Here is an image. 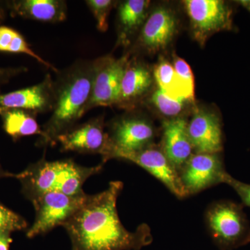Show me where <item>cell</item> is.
Wrapping results in <instances>:
<instances>
[{
  "instance_id": "1",
  "label": "cell",
  "mask_w": 250,
  "mask_h": 250,
  "mask_svg": "<svg viewBox=\"0 0 250 250\" xmlns=\"http://www.w3.org/2000/svg\"><path fill=\"white\" fill-rule=\"evenodd\" d=\"M119 181L110 182L106 190L88 195L76 213L62 225L72 243V250H140L153 238L146 224L129 231L122 224L117 200L123 190Z\"/></svg>"
},
{
  "instance_id": "6",
  "label": "cell",
  "mask_w": 250,
  "mask_h": 250,
  "mask_svg": "<svg viewBox=\"0 0 250 250\" xmlns=\"http://www.w3.org/2000/svg\"><path fill=\"white\" fill-rule=\"evenodd\" d=\"M88 195L85 192L68 195L49 192L31 200L36 217L32 226L27 230L28 238L45 234L57 227L62 226L83 205Z\"/></svg>"
},
{
  "instance_id": "25",
  "label": "cell",
  "mask_w": 250,
  "mask_h": 250,
  "mask_svg": "<svg viewBox=\"0 0 250 250\" xmlns=\"http://www.w3.org/2000/svg\"><path fill=\"white\" fill-rule=\"evenodd\" d=\"M223 183L227 184L232 188L241 199L245 205L250 207V184L244 183L231 177L226 172L223 177Z\"/></svg>"
},
{
  "instance_id": "27",
  "label": "cell",
  "mask_w": 250,
  "mask_h": 250,
  "mask_svg": "<svg viewBox=\"0 0 250 250\" xmlns=\"http://www.w3.org/2000/svg\"><path fill=\"white\" fill-rule=\"evenodd\" d=\"M27 71L28 68L24 66L0 67V90L3 85L7 84L15 77L25 73Z\"/></svg>"
},
{
  "instance_id": "12",
  "label": "cell",
  "mask_w": 250,
  "mask_h": 250,
  "mask_svg": "<svg viewBox=\"0 0 250 250\" xmlns=\"http://www.w3.org/2000/svg\"><path fill=\"white\" fill-rule=\"evenodd\" d=\"M187 131L195 153L220 154L223 151L221 119L215 112L195 108L188 121Z\"/></svg>"
},
{
  "instance_id": "22",
  "label": "cell",
  "mask_w": 250,
  "mask_h": 250,
  "mask_svg": "<svg viewBox=\"0 0 250 250\" xmlns=\"http://www.w3.org/2000/svg\"><path fill=\"white\" fill-rule=\"evenodd\" d=\"M149 102L161 115L167 118L166 120L184 117L182 114L185 111L188 104L192 103L187 100H174L171 98L159 88L151 94Z\"/></svg>"
},
{
  "instance_id": "5",
  "label": "cell",
  "mask_w": 250,
  "mask_h": 250,
  "mask_svg": "<svg viewBox=\"0 0 250 250\" xmlns=\"http://www.w3.org/2000/svg\"><path fill=\"white\" fill-rule=\"evenodd\" d=\"M132 111H128L126 114L116 118L108 125L110 148L102 164L154 145V125L147 118Z\"/></svg>"
},
{
  "instance_id": "30",
  "label": "cell",
  "mask_w": 250,
  "mask_h": 250,
  "mask_svg": "<svg viewBox=\"0 0 250 250\" xmlns=\"http://www.w3.org/2000/svg\"><path fill=\"white\" fill-rule=\"evenodd\" d=\"M15 174H12L4 170L0 164V179L6 178V177H15Z\"/></svg>"
},
{
  "instance_id": "9",
  "label": "cell",
  "mask_w": 250,
  "mask_h": 250,
  "mask_svg": "<svg viewBox=\"0 0 250 250\" xmlns=\"http://www.w3.org/2000/svg\"><path fill=\"white\" fill-rule=\"evenodd\" d=\"M177 25V18L169 8L153 9L127 52L131 56L140 52L154 54L166 49L175 36Z\"/></svg>"
},
{
  "instance_id": "20",
  "label": "cell",
  "mask_w": 250,
  "mask_h": 250,
  "mask_svg": "<svg viewBox=\"0 0 250 250\" xmlns=\"http://www.w3.org/2000/svg\"><path fill=\"white\" fill-rule=\"evenodd\" d=\"M36 115L22 109L4 110L0 113L5 132L14 141L22 138L42 134V128L38 123Z\"/></svg>"
},
{
  "instance_id": "21",
  "label": "cell",
  "mask_w": 250,
  "mask_h": 250,
  "mask_svg": "<svg viewBox=\"0 0 250 250\" xmlns=\"http://www.w3.org/2000/svg\"><path fill=\"white\" fill-rule=\"evenodd\" d=\"M0 52L10 54H22L35 59L41 65L56 74L59 70L34 52L21 32L7 26L0 25Z\"/></svg>"
},
{
  "instance_id": "14",
  "label": "cell",
  "mask_w": 250,
  "mask_h": 250,
  "mask_svg": "<svg viewBox=\"0 0 250 250\" xmlns=\"http://www.w3.org/2000/svg\"><path fill=\"white\" fill-rule=\"evenodd\" d=\"M54 105V80L50 74L37 84L0 93V113L4 110L22 109L38 114L52 112Z\"/></svg>"
},
{
  "instance_id": "11",
  "label": "cell",
  "mask_w": 250,
  "mask_h": 250,
  "mask_svg": "<svg viewBox=\"0 0 250 250\" xmlns=\"http://www.w3.org/2000/svg\"><path fill=\"white\" fill-rule=\"evenodd\" d=\"M226 172L220 154L194 153L179 172V177L188 196L223 183Z\"/></svg>"
},
{
  "instance_id": "15",
  "label": "cell",
  "mask_w": 250,
  "mask_h": 250,
  "mask_svg": "<svg viewBox=\"0 0 250 250\" xmlns=\"http://www.w3.org/2000/svg\"><path fill=\"white\" fill-rule=\"evenodd\" d=\"M154 80L153 73L147 65L136 56H131L122 78L117 106L127 111L134 110L150 91Z\"/></svg>"
},
{
  "instance_id": "24",
  "label": "cell",
  "mask_w": 250,
  "mask_h": 250,
  "mask_svg": "<svg viewBox=\"0 0 250 250\" xmlns=\"http://www.w3.org/2000/svg\"><path fill=\"white\" fill-rule=\"evenodd\" d=\"M25 219L0 203V233H13L27 228Z\"/></svg>"
},
{
  "instance_id": "28",
  "label": "cell",
  "mask_w": 250,
  "mask_h": 250,
  "mask_svg": "<svg viewBox=\"0 0 250 250\" xmlns=\"http://www.w3.org/2000/svg\"><path fill=\"white\" fill-rule=\"evenodd\" d=\"M11 243L12 238L11 233H0V250H9Z\"/></svg>"
},
{
  "instance_id": "7",
  "label": "cell",
  "mask_w": 250,
  "mask_h": 250,
  "mask_svg": "<svg viewBox=\"0 0 250 250\" xmlns=\"http://www.w3.org/2000/svg\"><path fill=\"white\" fill-rule=\"evenodd\" d=\"M190 19L192 35L200 45L218 31L232 29V11L221 0H187L184 1Z\"/></svg>"
},
{
  "instance_id": "17",
  "label": "cell",
  "mask_w": 250,
  "mask_h": 250,
  "mask_svg": "<svg viewBox=\"0 0 250 250\" xmlns=\"http://www.w3.org/2000/svg\"><path fill=\"white\" fill-rule=\"evenodd\" d=\"M148 0H126L117 5L116 47L128 48L134 43L149 15Z\"/></svg>"
},
{
  "instance_id": "10",
  "label": "cell",
  "mask_w": 250,
  "mask_h": 250,
  "mask_svg": "<svg viewBox=\"0 0 250 250\" xmlns=\"http://www.w3.org/2000/svg\"><path fill=\"white\" fill-rule=\"evenodd\" d=\"M57 143L62 152L100 154L104 159L110 148L108 133L105 131L104 117L99 116L60 135Z\"/></svg>"
},
{
  "instance_id": "26",
  "label": "cell",
  "mask_w": 250,
  "mask_h": 250,
  "mask_svg": "<svg viewBox=\"0 0 250 250\" xmlns=\"http://www.w3.org/2000/svg\"><path fill=\"white\" fill-rule=\"evenodd\" d=\"M176 73L188 86L195 88V79L191 68L183 59L174 55L173 64Z\"/></svg>"
},
{
  "instance_id": "31",
  "label": "cell",
  "mask_w": 250,
  "mask_h": 250,
  "mask_svg": "<svg viewBox=\"0 0 250 250\" xmlns=\"http://www.w3.org/2000/svg\"><path fill=\"white\" fill-rule=\"evenodd\" d=\"M240 4H241L243 7L246 8L250 13V0H245V1H238Z\"/></svg>"
},
{
  "instance_id": "13",
  "label": "cell",
  "mask_w": 250,
  "mask_h": 250,
  "mask_svg": "<svg viewBox=\"0 0 250 250\" xmlns=\"http://www.w3.org/2000/svg\"><path fill=\"white\" fill-rule=\"evenodd\" d=\"M118 159L134 163L147 171L179 198L187 196L178 171L171 164L161 147L154 144L139 152L123 154Z\"/></svg>"
},
{
  "instance_id": "2",
  "label": "cell",
  "mask_w": 250,
  "mask_h": 250,
  "mask_svg": "<svg viewBox=\"0 0 250 250\" xmlns=\"http://www.w3.org/2000/svg\"><path fill=\"white\" fill-rule=\"evenodd\" d=\"M100 57L78 59L59 70L54 80V105L50 118L36 141L38 147L54 146L60 135L77 125L89 102Z\"/></svg>"
},
{
  "instance_id": "4",
  "label": "cell",
  "mask_w": 250,
  "mask_h": 250,
  "mask_svg": "<svg viewBox=\"0 0 250 250\" xmlns=\"http://www.w3.org/2000/svg\"><path fill=\"white\" fill-rule=\"evenodd\" d=\"M210 236L221 250H232L250 243V224L243 206L229 200L214 202L206 212Z\"/></svg>"
},
{
  "instance_id": "23",
  "label": "cell",
  "mask_w": 250,
  "mask_h": 250,
  "mask_svg": "<svg viewBox=\"0 0 250 250\" xmlns=\"http://www.w3.org/2000/svg\"><path fill=\"white\" fill-rule=\"evenodd\" d=\"M85 4L96 21L97 29L100 32L108 30V19L111 10L118 5L113 0H85Z\"/></svg>"
},
{
  "instance_id": "3",
  "label": "cell",
  "mask_w": 250,
  "mask_h": 250,
  "mask_svg": "<svg viewBox=\"0 0 250 250\" xmlns=\"http://www.w3.org/2000/svg\"><path fill=\"white\" fill-rule=\"evenodd\" d=\"M103 164L94 167L79 165L72 159L49 161L42 158L15 174L21 184V191L28 200L49 192L68 195L83 193L85 181L103 170Z\"/></svg>"
},
{
  "instance_id": "8",
  "label": "cell",
  "mask_w": 250,
  "mask_h": 250,
  "mask_svg": "<svg viewBox=\"0 0 250 250\" xmlns=\"http://www.w3.org/2000/svg\"><path fill=\"white\" fill-rule=\"evenodd\" d=\"M130 57L131 54L129 52H126L118 59L111 54L100 57V63L89 102L85 106V114L98 106H117L119 101L122 78Z\"/></svg>"
},
{
  "instance_id": "16",
  "label": "cell",
  "mask_w": 250,
  "mask_h": 250,
  "mask_svg": "<svg viewBox=\"0 0 250 250\" xmlns=\"http://www.w3.org/2000/svg\"><path fill=\"white\" fill-rule=\"evenodd\" d=\"M187 118L184 117L163 121L161 149L172 166L178 171L194 154L187 131Z\"/></svg>"
},
{
  "instance_id": "29",
  "label": "cell",
  "mask_w": 250,
  "mask_h": 250,
  "mask_svg": "<svg viewBox=\"0 0 250 250\" xmlns=\"http://www.w3.org/2000/svg\"><path fill=\"white\" fill-rule=\"evenodd\" d=\"M9 14V7H8V0L3 1L0 0V24L6 21L8 15Z\"/></svg>"
},
{
  "instance_id": "19",
  "label": "cell",
  "mask_w": 250,
  "mask_h": 250,
  "mask_svg": "<svg viewBox=\"0 0 250 250\" xmlns=\"http://www.w3.org/2000/svg\"><path fill=\"white\" fill-rule=\"evenodd\" d=\"M153 76L159 89L174 100L193 102L195 88L188 86L176 73L173 65L166 59L159 60L153 71Z\"/></svg>"
},
{
  "instance_id": "18",
  "label": "cell",
  "mask_w": 250,
  "mask_h": 250,
  "mask_svg": "<svg viewBox=\"0 0 250 250\" xmlns=\"http://www.w3.org/2000/svg\"><path fill=\"white\" fill-rule=\"evenodd\" d=\"M12 17L47 23H59L67 18L65 0H8Z\"/></svg>"
}]
</instances>
